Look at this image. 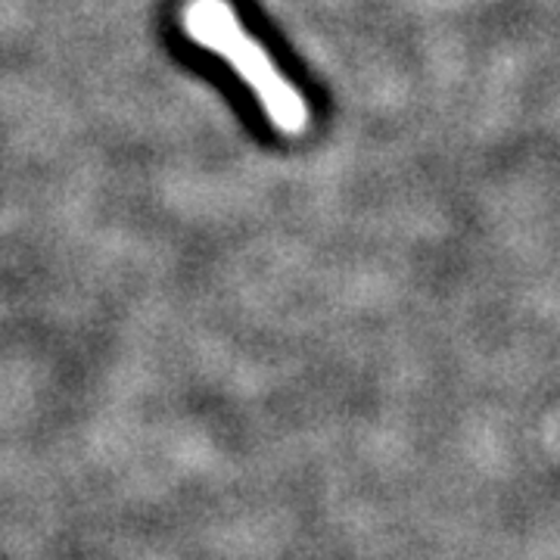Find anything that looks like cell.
<instances>
[{"instance_id":"cell-1","label":"cell","mask_w":560,"mask_h":560,"mask_svg":"<svg viewBox=\"0 0 560 560\" xmlns=\"http://www.w3.org/2000/svg\"><path fill=\"white\" fill-rule=\"evenodd\" d=\"M180 28L200 47L219 54L221 60L241 75L243 84L256 94L265 116L278 131L290 138L305 135L308 106L302 101V94L280 75L275 60L265 54L259 40L243 28L241 16L231 10L228 0H187L180 7Z\"/></svg>"}]
</instances>
